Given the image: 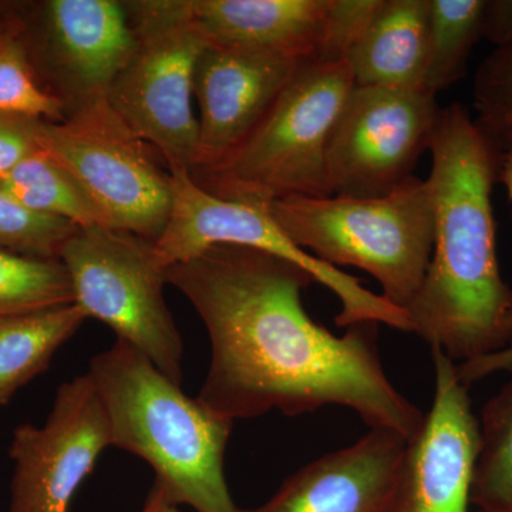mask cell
Listing matches in <instances>:
<instances>
[{"label": "cell", "mask_w": 512, "mask_h": 512, "mask_svg": "<svg viewBox=\"0 0 512 512\" xmlns=\"http://www.w3.org/2000/svg\"><path fill=\"white\" fill-rule=\"evenodd\" d=\"M312 282L285 259L237 245H217L168 268L167 284L190 301L210 336L211 365L198 400L231 421L346 407L370 429L412 440L426 413L384 372L379 323L333 335L303 308Z\"/></svg>", "instance_id": "6da1fadb"}, {"label": "cell", "mask_w": 512, "mask_h": 512, "mask_svg": "<svg viewBox=\"0 0 512 512\" xmlns=\"http://www.w3.org/2000/svg\"><path fill=\"white\" fill-rule=\"evenodd\" d=\"M430 153L433 252L406 313L413 333L460 365L507 348L511 335L493 210L501 156L458 103L441 109Z\"/></svg>", "instance_id": "7a4b0ae2"}, {"label": "cell", "mask_w": 512, "mask_h": 512, "mask_svg": "<svg viewBox=\"0 0 512 512\" xmlns=\"http://www.w3.org/2000/svg\"><path fill=\"white\" fill-rule=\"evenodd\" d=\"M113 447L143 458L170 503L197 512H245L232 500L224 460L234 421L192 399L143 353L117 340L93 357Z\"/></svg>", "instance_id": "3957f363"}, {"label": "cell", "mask_w": 512, "mask_h": 512, "mask_svg": "<svg viewBox=\"0 0 512 512\" xmlns=\"http://www.w3.org/2000/svg\"><path fill=\"white\" fill-rule=\"evenodd\" d=\"M266 205L299 248L335 268L366 271L397 308L406 311L419 292L434 242L427 180L413 175L380 198L291 197Z\"/></svg>", "instance_id": "277c9868"}, {"label": "cell", "mask_w": 512, "mask_h": 512, "mask_svg": "<svg viewBox=\"0 0 512 512\" xmlns=\"http://www.w3.org/2000/svg\"><path fill=\"white\" fill-rule=\"evenodd\" d=\"M353 87L348 60L303 64L247 140L202 171V187L225 200L261 204L332 197L326 154Z\"/></svg>", "instance_id": "5b68a950"}, {"label": "cell", "mask_w": 512, "mask_h": 512, "mask_svg": "<svg viewBox=\"0 0 512 512\" xmlns=\"http://www.w3.org/2000/svg\"><path fill=\"white\" fill-rule=\"evenodd\" d=\"M171 208L154 248L164 268L190 261L217 245H237L285 259L335 293L340 302L336 325L383 323L412 332L406 311L379 293L366 289L355 276L325 264L299 248L261 202L225 200L205 190L185 168H171Z\"/></svg>", "instance_id": "8992f818"}, {"label": "cell", "mask_w": 512, "mask_h": 512, "mask_svg": "<svg viewBox=\"0 0 512 512\" xmlns=\"http://www.w3.org/2000/svg\"><path fill=\"white\" fill-rule=\"evenodd\" d=\"M74 303L106 323L117 340L183 383L184 343L164 299L167 269L154 242L119 229H79L59 254Z\"/></svg>", "instance_id": "52a82bcc"}, {"label": "cell", "mask_w": 512, "mask_h": 512, "mask_svg": "<svg viewBox=\"0 0 512 512\" xmlns=\"http://www.w3.org/2000/svg\"><path fill=\"white\" fill-rule=\"evenodd\" d=\"M136 55L111 84L107 100L128 127L171 168L195 170L200 124L192 110L195 69L207 37L180 0L133 3Z\"/></svg>", "instance_id": "ba28073f"}, {"label": "cell", "mask_w": 512, "mask_h": 512, "mask_svg": "<svg viewBox=\"0 0 512 512\" xmlns=\"http://www.w3.org/2000/svg\"><path fill=\"white\" fill-rule=\"evenodd\" d=\"M43 150L69 171L110 227L156 242L171 208L170 171L153 156L106 96L89 97L69 117L43 121Z\"/></svg>", "instance_id": "9c48e42d"}, {"label": "cell", "mask_w": 512, "mask_h": 512, "mask_svg": "<svg viewBox=\"0 0 512 512\" xmlns=\"http://www.w3.org/2000/svg\"><path fill=\"white\" fill-rule=\"evenodd\" d=\"M440 114L424 87H353L326 154L332 195L380 198L406 183L430 151Z\"/></svg>", "instance_id": "30bf717a"}, {"label": "cell", "mask_w": 512, "mask_h": 512, "mask_svg": "<svg viewBox=\"0 0 512 512\" xmlns=\"http://www.w3.org/2000/svg\"><path fill=\"white\" fill-rule=\"evenodd\" d=\"M111 446L109 414L92 377L63 383L46 423L13 433L9 512H72L80 485Z\"/></svg>", "instance_id": "8fae6325"}, {"label": "cell", "mask_w": 512, "mask_h": 512, "mask_svg": "<svg viewBox=\"0 0 512 512\" xmlns=\"http://www.w3.org/2000/svg\"><path fill=\"white\" fill-rule=\"evenodd\" d=\"M431 355L433 403L407 443L389 512H470L480 424L457 363L439 349Z\"/></svg>", "instance_id": "7c38bea8"}, {"label": "cell", "mask_w": 512, "mask_h": 512, "mask_svg": "<svg viewBox=\"0 0 512 512\" xmlns=\"http://www.w3.org/2000/svg\"><path fill=\"white\" fill-rule=\"evenodd\" d=\"M33 67L47 62L89 97L106 96L136 55V29L113 0H50L13 6Z\"/></svg>", "instance_id": "4fadbf2b"}, {"label": "cell", "mask_w": 512, "mask_h": 512, "mask_svg": "<svg viewBox=\"0 0 512 512\" xmlns=\"http://www.w3.org/2000/svg\"><path fill=\"white\" fill-rule=\"evenodd\" d=\"M308 62L261 50L208 46L195 69L194 96L200 104L195 168L208 170L237 150Z\"/></svg>", "instance_id": "5bb4252c"}, {"label": "cell", "mask_w": 512, "mask_h": 512, "mask_svg": "<svg viewBox=\"0 0 512 512\" xmlns=\"http://www.w3.org/2000/svg\"><path fill=\"white\" fill-rule=\"evenodd\" d=\"M407 443L392 430L370 429L352 446L302 467L271 500L245 512H389Z\"/></svg>", "instance_id": "9a60e30c"}, {"label": "cell", "mask_w": 512, "mask_h": 512, "mask_svg": "<svg viewBox=\"0 0 512 512\" xmlns=\"http://www.w3.org/2000/svg\"><path fill=\"white\" fill-rule=\"evenodd\" d=\"M211 45L318 60L330 0H180Z\"/></svg>", "instance_id": "2e32d148"}, {"label": "cell", "mask_w": 512, "mask_h": 512, "mask_svg": "<svg viewBox=\"0 0 512 512\" xmlns=\"http://www.w3.org/2000/svg\"><path fill=\"white\" fill-rule=\"evenodd\" d=\"M430 52V0H383L349 63L355 86L421 89Z\"/></svg>", "instance_id": "e0dca14e"}, {"label": "cell", "mask_w": 512, "mask_h": 512, "mask_svg": "<svg viewBox=\"0 0 512 512\" xmlns=\"http://www.w3.org/2000/svg\"><path fill=\"white\" fill-rule=\"evenodd\" d=\"M87 318L76 303L0 316V406L45 372Z\"/></svg>", "instance_id": "ac0fdd59"}, {"label": "cell", "mask_w": 512, "mask_h": 512, "mask_svg": "<svg viewBox=\"0 0 512 512\" xmlns=\"http://www.w3.org/2000/svg\"><path fill=\"white\" fill-rule=\"evenodd\" d=\"M0 190L30 211L60 218L79 229L111 228L104 212L79 181L45 150L0 180Z\"/></svg>", "instance_id": "d6986e66"}, {"label": "cell", "mask_w": 512, "mask_h": 512, "mask_svg": "<svg viewBox=\"0 0 512 512\" xmlns=\"http://www.w3.org/2000/svg\"><path fill=\"white\" fill-rule=\"evenodd\" d=\"M485 0H430V52L424 89H450L466 74L474 46L483 39Z\"/></svg>", "instance_id": "ffe728a7"}, {"label": "cell", "mask_w": 512, "mask_h": 512, "mask_svg": "<svg viewBox=\"0 0 512 512\" xmlns=\"http://www.w3.org/2000/svg\"><path fill=\"white\" fill-rule=\"evenodd\" d=\"M478 424L480 453L471 504L512 508V379L485 403Z\"/></svg>", "instance_id": "44dd1931"}, {"label": "cell", "mask_w": 512, "mask_h": 512, "mask_svg": "<svg viewBox=\"0 0 512 512\" xmlns=\"http://www.w3.org/2000/svg\"><path fill=\"white\" fill-rule=\"evenodd\" d=\"M74 303L72 281L60 259L0 249V316Z\"/></svg>", "instance_id": "7402d4cb"}, {"label": "cell", "mask_w": 512, "mask_h": 512, "mask_svg": "<svg viewBox=\"0 0 512 512\" xmlns=\"http://www.w3.org/2000/svg\"><path fill=\"white\" fill-rule=\"evenodd\" d=\"M0 113L57 123L64 119V103L40 83L20 36L13 6L0 33Z\"/></svg>", "instance_id": "603a6c76"}, {"label": "cell", "mask_w": 512, "mask_h": 512, "mask_svg": "<svg viewBox=\"0 0 512 512\" xmlns=\"http://www.w3.org/2000/svg\"><path fill=\"white\" fill-rule=\"evenodd\" d=\"M474 123L501 157L512 151V42L495 47L474 79Z\"/></svg>", "instance_id": "cb8c5ba5"}, {"label": "cell", "mask_w": 512, "mask_h": 512, "mask_svg": "<svg viewBox=\"0 0 512 512\" xmlns=\"http://www.w3.org/2000/svg\"><path fill=\"white\" fill-rule=\"evenodd\" d=\"M79 228L60 218L23 207L0 190V249L43 259H59L63 245Z\"/></svg>", "instance_id": "d4e9b609"}, {"label": "cell", "mask_w": 512, "mask_h": 512, "mask_svg": "<svg viewBox=\"0 0 512 512\" xmlns=\"http://www.w3.org/2000/svg\"><path fill=\"white\" fill-rule=\"evenodd\" d=\"M383 0H330L319 59L343 62L350 59Z\"/></svg>", "instance_id": "484cf974"}, {"label": "cell", "mask_w": 512, "mask_h": 512, "mask_svg": "<svg viewBox=\"0 0 512 512\" xmlns=\"http://www.w3.org/2000/svg\"><path fill=\"white\" fill-rule=\"evenodd\" d=\"M42 123L29 117L0 113V180L23 161L43 151Z\"/></svg>", "instance_id": "4316f807"}, {"label": "cell", "mask_w": 512, "mask_h": 512, "mask_svg": "<svg viewBox=\"0 0 512 512\" xmlns=\"http://www.w3.org/2000/svg\"><path fill=\"white\" fill-rule=\"evenodd\" d=\"M498 181L504 185L507 190L508 197L512 201V151L504 154L500 161V170H498ZM512 369V326L510 340H508L507 348L500 350L483 359L471 360V362L460 363L457 365V375L461 382L470 386L471 383L484 377L494 375L503 370Z\"/></svg>", "instance_id": "83f0119b"}, {"label": "cell", "mask_w": 512, "mask_h": 512, "mask_svg": "<svg viewBox=\"0 0 512 512\" xmlns=\"http://www.w3.org/2000/svg\"><path fill=\"white\" fill-rule=\"evenodd\" d=\"M483 39L495 47L512 42V0H485Z\"/></svg>", "instance_id": "f1b7e54d"}, {"label": "cell", "mask_w": 512, "mask_h": 512, "mask_svg": "<svg viewBox=\"0 0 512 512\" xmlns=\"http://www.w3.org/2000/svg\"><path fill=\"white\" fill-rule=\"evenodd\" d=\"M140 512H180V510H178V505L170 503L157 488L153 487V490L148 494L143 510Z\"/></svg>", "instance_id": "f546056e"}, {"label": "cell", "mask_w": 512, "mask_h": 512, "mask_svg": "<svg viewBox=\"0 0 512 512\" xmlns=\"http://www.w3.org/2000/svg\"><path fill=\"white\" fill-rule=\"evenodd\" d=\"M10 16V6H0V33L5 29Z\"/></svg>", "instance_id": "4dcf8cb0"}, {"label": "cell", "mask_w": 512, "mask_h": 512, "mask_svg": "<svg viewBox=\"0 0 512 512\" xmlns=\"http://www.w3.org/2000/svg\"><path fill=\"white\" fill-rule=\"evenodd\" d=\"M474 512H512V508H477Z\"/></svg>", "instance_id": "1f68e13d"}]
</instances>
